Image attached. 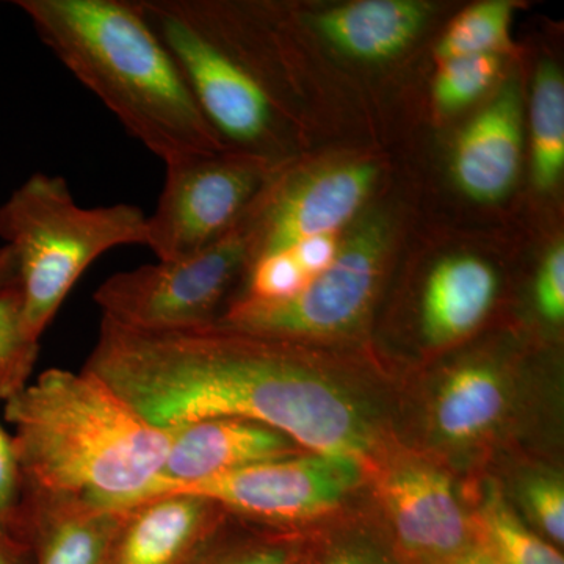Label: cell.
Returning a JSON list of instances; mask_svg holds the SVG:
<instances>
[{"label":"cell","mask_w":564,"mask_h":564,"mask_svg":"<svg viewBox=\"0 0 564 564\" xmlns=\"http://www.w3.org/2000/svg\"><path fill=\"white\" fill-rule=\"evenodd\" d=\"M151 425L243 419L306 452L366 466L375 443L361 403L282 347V340L215 325L152 333L101 318L84 367Z\"/></svg>","instance_id":"6da1fadb"},{"label":"cell","mask_w":564,"mask_h":564,"mask_svg":"<svg viewBox=\"0 0 564 564\" xmlns=\"http://www.w3.org/2000/svg\"><path fill=\"white\" fill-rule=\"evenodd\" d=\"M6 419L24 505L124 510L154 485L169 454V432L85 369H47L6 400Z\"/></svg>","instance_id":"7a4b0ae2"},{"label":"cell","mask_w":564,"mask_h":564,"mask_svg":"<svg viewBox=\"0 0 564 564\" xmlns=\"http://www.w3.org/2000/svg\"><path fill=\"white\" fill-rule=\"evenodd\" d=\"M58 62L163 163L221 151L137 0H17Z\"/></svg>","instance_id":"3957f363"},{"label":"cell","mask_w":564,"mask_h":564,"mask_svg":"<svg viewBox=\"0 0 564 564\" xmlns=\"http://www.w3.org/2000/svg\"><path fill=\"white\" fill-rule=\"evenodd\" d=\"M148 215L133 204L82 207L68 181L33 173L0 206V239L18 263L22 328L32 343L85 270L118 247H147Z\"/></svg>","instance_id":"277c9868"},{"label":"cell","mask_w":564,"mask_h":564,"mask_svg":"<svg viewBox=\"0 0 564 564\" xmlns=\"http://www.w3.org/2000/svg\"><path fill=\"white\" fill-rule=\"evenodd\" d=\"M220 140L240 150L276 133L278 101L265 77L215 31L198 0H137Z\"/></svg>","instance_id":"5b68a950"},{"label":"cell","mask_w":564,"mask_h":564,"mask_svg":"<svg viewBox=\"0 0 564 564\" xmlns=\"http://www.w3.org/2000/svg\"><path fill=\"white\" fill-rule=\"evenodd\" d=\"M250 267L240 229L198 254L111 274L95 292L102 318L139 332L206 328L232 282Z\"/></svg>","instance_id":"8992f818"},{"label":"cell","mask_w":564,"mask_h":564,"mask_svg":"<svg viewBox=\"0 0 564 564\" xmlns=\"http://www.w3.org/2000/svg\"><path fill=\"white\" fill-rule=\"evenodd\" d=\"M254 155L193 154L165 163L158 207L147 221V248L158 261L198 254L239 229L267 182Z\"/></svg>","instance_id":"52a82bcc"},{"label":"cell","mask_w":564,"mask_h":564,"mask_svg":"<svg viewBox=\"0 0 564 564\" xmlns=\"http://www.w3.org/2000/svg\"><path fill=\"white\" fill-rule=\"evenodd\" d=\"M388 247L384 223H364L340 247L336 261L295 296L274 303L237 299L217 325L284 343L348 332L369 310Z\"/></svg>","instance_id":"ba28073f"},{"label":"cell","mask_w":564,"mask_h":564,"mask_svg":"<svg viewBox=\"0 0 564 564\" xmlns=\"http://www.w3.org/2000/svg\"><path fill=\"white\" fill-rule=\"evenodd\" d=\"M361 473L362 466L348 459L300 452L206 480L172 486L158 496L192 494L212 500L225 511L284 524L307 521L339 507L359 485Z\"/></svg>","instance_id":"9c48e42d"},{"label":"cell","mask_w":564,"mask_h":564,"mask_svg":"<svg viewBox=\"0 0 564 564\" xmlns=\"http://www.w3.org/2000/svg\"><path fill=\"white\" fill-rule=\"evenodd\" d=\"M377 181L372 163L352 162L322 172L288 177L259 192L240 225L250 263L259 254L285 250L318 234H337L358 214ZM263 188V187H262Z\"/></svg>","instance_id":"30bf717a"},{"label":"cell","mask_w":564,"mask_h":564,"mask_svg":"<svg viewBox=\"0 0 564 564\" xmlns=\"http://www.w3.org/2000/svg\"><path fill=\"white\" fill-rule=\"evenodd\" d=\"M380 489L397 540L419 564L480 543L475 516L464 511L451 478L432 464H400L384 475Z\"/></svg>","instance_id":"8fae6325"},{"label":"cell","mask_w":564,"mask_h":564,"mask_svg":"<svg viewBox=\"0 0 564 564\" xmlns=\"http://www.w3.org/2000/svg\"><path fill=\"white\" fill-rule=\"evenodd\" d=\"M166 432L170 445L162 473L139 502L172 486L206 480L302 452L284 433L243 419H199Z\"/></svg>","instance_id":"7c38bea8"},{"label":"cell","mask_w":564,"mask_h":564,"mask_svg":"<svg viewBox=\"0 0 564 564\" xmlns=\"http://www.w3.org/2000/svg\"><path fill=\"white\" fill-rule=\"evenodd\" d=\"M120 511L106 564H195L225 510L192 494H163Z\"/></svg>","instance_id":"4fadbf2b"},{"label":"cell","mask_w":564,"mask_h":564,"mask_svg":"<svg viewBox=\"0 0 564 564\" xmlns=\"http://www.w3.org/2000/svg\"><path fill=\"white\" fill-rule=\"evenodd\" d=\"M521 107L516 85H505L459 135L452 172L474 202H500L513 187L522 161Z\"/></svg>","instance_id":"5bb4252c"},{"label":"cell","mask_w":564,"mask_h":564,"mask_svg":"<svg viewBox=\"0 0 564 564\" xmlns=\"http://www.w3.org/2000/svg\"><path fill=\"white\" fill-rule=\"evenodd\" d=\"M430 7L414 0H359L315 18V28L343 54L381 62L406 50L422 31Z\"/></svg>","instance_id":"9a60e30c"},{"label":"cell","mask_w":564,"mask_h":564,"mask_svg":"<svg viewBox=\"0 0 564 564\" xmlns=\"http://www.w3.org/2000/svg\"><path fill=\"white\" fill-rule=\"evenodd\" d=\"M496 272L475 256H454L437 263L422 299V329L432 345H445L473 333L496 300Z\"/></svg>","instance_id":"2e32d148"},{"label":"cell","mask_w":564,"mask_h":564,"mask_svg":"<svg viewBox=\"0 0 564 564\" xmlns=\"http://www.w3.org/2000/svg\"><path fill=\"white\" fill-rule=\"evenodd\" d=\"M507 406L503 375L491 364H464L437 388L432 408L434 433L447 444H473L496 429Z\"/></svg>","instance_id":"e0dca14e"},{"label":"cell","mask_w":564,"mask_h":564,"mask_svg":"<svg viewBox=\"0 0 564 564\" xmlns=\"http://www.w3.org/2000/svg\"><path fill=\"white\" fill-rule=\"evenodd\" d=\"M36 564H106L121 511L74 503L24 505Z\"/></svg>","instance_id":"ac0fdd59"},{"label":"cell","mask_w":564,"mask_h":564,"mask_svg":"<svg viewBox=\"0 0 564 564\" xmlns=\"http://www.w3.org/2000/svg\"><path fill=\"white\" fill-rule=\"evenodd\" d=\"M533 177L541 191L556 187L564 170V80L552 62L538 66L532 104Z\"/></svg>","instance_id":"d6986e66"},{"label":"cell","mask_w":564,"mask_h":564,"mask_svg":"<svg viewBox=\"0 0 564 564\" xmlns=\"http://www.w3.org/2000/svg\"><path fill=\"white\" fill-rule=\"evenodd\" d=\"M475 522L481 541L507 564H564L555 545L521 522L494 486L486 491Z\"/></svg>","instance_id":"ffe728a7"},{"label":"cell","mask_w":564,"mask_h":564,"mask_svg":"<svg viewBox=\"0 0 564 564\" xmlns=\"http://www.w3.org/2000/svg\"><path fill=\"white\" fill-rule=\"evenodd\" d=\"M513 11L507 0H486L462 11L437 43V58L499 55L507 51L511 46Z\"/></svg>","instance_id":"44dd1931"},{"label":"cell","mask_w":564,"mask_h":564,"mask_svg":"<svg viewBox=\"0 0 564 564\" xmlns=\"http://www.w3.org/2000/svg\"><path fill=\"white\" fill-rule=\"evenodd\" d=\"M40 344L32 343L22 328V303L18 282L0 292V402L28 384Z\"/></svg>","instance_id":"7402d4cb"},{"label":"cell","mask_w":564,"mask_h":564,"mask_svg":"<svg viewBox=\"0 0 564 564\" xmlns=\"http://www.w3.org/2000/svg\"><path fill=\"white\" fill-rule=\"evenodd\" d=\"M499 70V55H466L440 61L433 82L434 104L444 113L466 109L491 88Z\"/></svg>","instance_id":"603a6c76"},{"label":"cell","mask_w":564,"mask_h":564,"mask_svg":"<svg viewBox=\"0 0 564 564\" xmlns=\"http://www.w3.org/2000/svg\"><path fill=\"white\" fill-rule=\"evenodd\" d=\"M310 278L288 250L263 252L248 267V289L240 299L274 303L292 299Z\"/></svg>","instance_id":"cb8c5ba5"},{"label":"cell","mask_w":564,"mask_h":564,"mask_svg":"<svg viewBox=\"0 0 564 564\" xmlns=\"http://www.w3.org/2000/svg\"><path fill=\"white\" fill-rule=\"evenodd\" d=\"M24 480L11 434L0 423V544L18 545L25 530Z\"/></svg>","instance_id":"d4e9b609"},{"label":"cell","mask_w":564,"mask_h":564,"mask_svg":"<svg viewBox=\"0 0 564 564\" xmlns=\"http://www.w3.org/2000/svg\"><path fill=\"white\" fill-rule=\"evenodd\" d=\"M522 500L534 524L555 545L564 543V485L556 474L530 475L522 485Z\"/></svg>","instance_id":"484cf974"},{"label":"cell","mask_w":564,"mask_h":564,"mask_svg":"<svg viewBox=\"0 0 564 564\" xmlns=\"http://www.w3.org/2000/svg\"><path fill=\"white\" fill-rule=\"evenodd\" d=\"M295 564H403L395 552L372 538L347 536L326 544Z\"/></svg>","instance_id":"4316f807"},{"label":"cell","mask_w":564,"mask_h":564,"mask_svg":"<svg viewBox=\"0 0 564 564\" xmlns=\"http://www.w3.org/2000/svg\"><path fill=\"white\" fill-rule=\"evenodd\" d=\"M536 306L545 321L562 323L564 318V247L555 243L545 254L536 276Z\"/></svg>","instance_id":"83f0119b"},{"label":"cell","mask_w":564,"mask_h":564,"mask_svg":"<svg viewBox=\"0 0 564 564\" xmlns=\"http://www.w3.org/2000/svg\"><path fill=\"white\" fill-rule=\"evenodd\" d=\"M296 556L284 541H259L225 552L212 551L210 544L195 564H295Z\"/></svg>","instance_id":"f1b7e54d"},{"label":"cell","mask_w":564,"mask_h":564,"mask_svg":"<svg viewBox=\"0 0 564 564\" xmlns=\"http://www.w3.org/2000/svg\"><path fill=\"white\" fill-rule=\"evenodd\" d=\"M340 247L343 245L339 243L337 234H318V236L299 240L285 250L291 252L293 259L311 280L318 273L325 272L336 261Z\"/></svg>","instance_id":"f546056e"},{"label":"cell","mask_w":564,"mask_h":564,"mask_svg":"<svg viewBox=\"0 0 564 564\" xmlns=\"http://www.w3.org/2000/svg\"><path fill=\"white\" fill-rule=\"evenodd\" d=\"M426 564H507L500 558L496 552L489 547L488 544L480 541V543L470 545V547L464 549L451 556L445 558L436 560V562Z\"/></svg>","instance_id":"4dcf8cb0"},{"label":"cell","mask_w":564,"mask_h":564,"mask_svg":"<svg viewBox=\"0 0 564 564\" xmlns=\"http://www.w3.org/2000/svg\"><path fill=\"white\" fill-rule=\"evenodd\" d=\"M18 282V263L13 251L7 245L0 247V292Z\"/></svg>","instance_id":"1f68e13d"},{"label":"cell","mask_w":564,"mask_h":564,"mask_svg":"<svg viewBox=\"0 0 564 564\" xmlns=\"http://www.w3.org/2000/svg\"><path fill=\"white\" fill-rule=\"evenodd\" d=\"M10 549L7 545L0 544V564H13L9 556Z\"/></svg>","instance_id":"d6a6232c"}]
</instances>
